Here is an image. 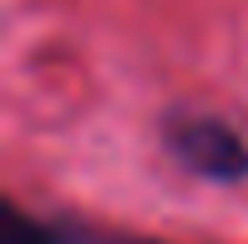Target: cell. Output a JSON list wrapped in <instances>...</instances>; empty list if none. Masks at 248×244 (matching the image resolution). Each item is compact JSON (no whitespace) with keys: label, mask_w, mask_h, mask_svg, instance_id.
Returning <instances> with one entry per match:
<instances>
[{"label":"cell","mask_w":248,"mask_h":244,"mask_svg":"<svg viewBox=\"0 0 248 244\" xmlns=\"http://www.w3.org/2000/svg\"><path fill=\"white\" fill-rule=\"evenodd\" d=\"M167 148L183 168L202 178H238L248 173V148L223 117H172L167 122Z\"/></svg>","instance_id":"cell-1"},{"label":"cell","mask_w":248,"mask_h":244,"mask_svg":"<svg viewBox=\"0 0 248 244\" xmlns=\"http://www.w3.org/2000/svg\"><path fill=\"white\" fill-rule=\"evenodd\" d=\"M0 244H157V239H142V234H101V229H86V224L31 219L26 209L10 204L5 209V229H0Z\"/></svg>","instance_id":"cell-2"}]
</instances>
